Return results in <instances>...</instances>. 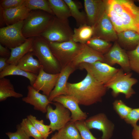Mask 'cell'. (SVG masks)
<instances>
[{
    "mask_svg": "<svg viewBox=\"0 0 139 139\" xmlns=\"http://www.w3.org/2000/svg\"><path fill=\"white\" fill-rule=\"evenodd\" d=\"M27 88V95L22 98V100L32 105L34 109L46 113L47 106L53 102L49 100L48 97L40 93L31 85H28Z\"/></svg>",
    "mask_w": 139,
    "mask_h": 139,
    "instance_id": "ac0fdd59",
    "label": "cell"
},
{
    "mask_svg": "<svg viewBox=\"0 0 139 139\" xmlns=\"http://www.w3.org/2000/svg\"><path fill=\"white\" fill-rule=\"evenodd\" d=\"M93 27V33L92 37L98 38L110 42L117 41V33L106 10Z\"/></svg>",
    "mask_w": 139,
    "mask_h": 139,
    "instance_id": "7c38bea8",
    "label": "cell"
},
{
    "mask_svg": "<svg viewBox=\"0 0 139 139\" xmlns=\"http://www.w3.org/2000/svg\"><path fill=\"white\" fill-rule=\"evenodd\" d=\"M106 1L120 16L125 30H132L139 34V7L132 0Z\"/></svg>",
    "mask_w": 139,
    "mask_h": 139,
    "instance_id": "7a4b0ae2",
    "label": "cell"
},
{
    "mask_svg": "<svg viewBox=\"0 0 139 139\" xmlns=\"http://www.w3.org/2000/svg\"><path fill=\"white\" fill-rule=\"evenodd\" d=\"M44 70L50 74L59 73L62 68L49 47V42L41 36L34 37L31 50Z\"/></svg>",
    "mask_w": 139,
    "mask_h": 139,
    "instance_id": "3957f363",
    "label": "cell"
},
{
    "mask_svg": "<svg viewBox=\"0 0 139 139\" xmlns=\"http://www.w3.org/2000/svg\"><path fill=\"white\" fill-rule=\"evenodd\" d=\"M138 2H139V0H138Z\"/></svg>",
    "mask_w": 139,
    "mask_h": 139,
    "instance_id": "bcb514c9",
    "label": "cell"
},
{
    "mask_svg": "<svg viewBox=\"0 0 139 139\" xmlns=\"http://www.w3.org/2000/svg\"><path fill=\"white\" fill-rule=\"evenodd\" d=\"M84 121H79L74 122L75 126L79 130L82 139H98L93 135L90 129L86 125Z\"/></svg>",
    "mask_w": 139,
    "mask_h": 139,
    "instance_id": "8d00e7d4",
    "label": "cell"
},
{
    "mask_svg": "<svg viewBox=\"0 0 139 139\" xmlns=\"http://www.w3.org/2000/svg\"><path fill=\"white\" fill-rule=\"evenodd\" d=\"M55 16L39 10L31 11L23 21L22 34L26 38L40 36L53 20Z\"/></svg>",
    "mask_w": 139,
    "mask_h": 139,
    "instance_id": "277c9868",
    "label": "cell"
},
{
    "mask_svg": "<svg viewBox=\"0 0 139 139\" xmlns=\"http://www.w3.org/2000/svg\"><path fill=\"white\" fill-rule=\"evenodd\" d=\"M113 105L114 109L120 118L124 120L132 109L120 100H115L113 103Z\"/></svg>",
    "mask_w": 139,
    "mask_h": 139,
    "instance_id": "d590c367",
    "label": "cell"
},
{
    "mask_svg": "<svg viewBox=\"0 0 139 139\" xmlns=\"http://www.w3.org/2000/svg\"><path fill=\"white\" fill-rule=\"evenodd\" d=\"M132 134L133 139H139V125H136L133 127Z\"/></svg>",
    "mask_w": 139,
    "mask_h": 139,
    "instance_id": "b9f144b4",
    "label": "cell"
},
{
    "mask_svg": "<svg viewBox=\"0 0 139 139\" xmlns=\"http://www.w3.org/2000/svg\"><path fill=\"white\" fill-rule=\"evenodd\" d=\"M86 44L95 51L103 55L107 53L112 46L110 42L94 37H92Z\"/></svg>",
    "mask_w": 139,
    "mask_h": 139,
    "instance_id": "f546056e",
    "label": "cell"
},
{
    "mask_svg": "<svg viewBox=\"0 0 139 139\" xmlns=\"http://www.w3.org/2000/svg\"><path fill=\"white\" fill-rule=\"evenodd\" d=\"M126 52L131 70L139 74V44L134 49Z\"/></svg>",
    "mask_w": 139,
    "mask_h": 139,
    "instance_id": "e575fe53",
    "label": "cell"
},
{
    "mask_svg": "<svg viewBox=\"0 0 139 139\" xmlns=\"http://www.w3.org/2000/svg\"><path fill=\"white\" fill-rule=\"evenodd\" d=\"M53 101L60 103L69 110L71 113V121L75 122L85 120L87 119L86 114L81 110L78 101L73 97L61 95L55 98Z\"/></svg>",
    "mask_w": 139,
    "mask_h": 139,
    "instance_id": "5bb4252c",
    "label": "cell"
},
{
    "mask_svg": "<svg viewBox=\"0 0 139 139\" xmlns=\"http://www.w3.org/2000/svg\"><path fill=\"white\" fill-rule=\"evenodd\" d=\"M0 24L1 28H2L3 25H6L5 22L3 15L1 9H0Z\"/></svg>",
    "mask_w": 139,
    "mask_h": 139,
    "instance_id": "ee69618b",
    "label": "cell"
},
{
    "mask_svg": "<svg viewBox=\"0 0 139 139\" xmlns=\"http://www.w3.org/2000/svg\"><path fill=\"white\" fill-rule=\"evenodd\" d=\"M25 0H1L0 7L3 10L14 8L22 5Z\"/></svg>",
    "mask_w": 139,
    "mask_h": 139,
    "instance_id": "74e56055",
    "label": "cell"
},
{
    "mask_svg": "<svg viewBox=\"0 0 139 139\" xmlns=\"http://www.w3.org/2000/svg\"><path fill=\"white\" fill-rule=\"evenodd\" d=\"M73 33L68 22L62 21L55 16L51 22L40 36L48 42H62L72 39Z\"/></svg>",
    "mask_w": 139,
    "mask_h": 139,
    "instance_id": "52a82bcc",
    "label": "cell"
},
{
    "mask_svg": "<svg viewBox=\"0 0 139 139\" xmlns=\"http://www.w3.org/2000/svg\"><path fill=\"white\" fill-rule=\"evenodd\" d=\"M93 33V27L84 24L74 28L72 39L76 43L86 44L92 37Z\"/></svg>",
    "mask_w": 139,
    "mask_h": 139,
    "instance_id": "484cf974",
    "label": "cell"
},
{
    "mask_svg": "<svg viewBox=\"0 0 139 139\" xmlns=\"http://www.w3.org/2000/svg\"><path fill=\"white\" fill-rule=\"evenodd\" d=\"M48 4L54 15L59 20L68 22L71 16L69 8L64 0H47Z\"/></svg>",
    "mask_w": 139,
    "mask_h": 139,
    "instance_id": "603a6c76",
    "label": "cell"
},
{
    "mask_svg": "<svg viewBox=\"0 0 139 139\" xmlns=\"http://www.w3.org/2000/svg\"><path fill=\"white\" fill-rule=\"evenodd\" d=\"M118 44L125 48L136 46L139 44V34L131 30H126L117 33Z\"/></svg>",
    "mask_w": 139,
    "mask_h": 139,
    "instance_id": "cb8c5ba5",
    "label": "cell"
},
{
    "mask_svg": "<svg viewBox=\"0 0 139 139\" xmlns=\"http://www.w3.org/2000/svg\"><path fill=\"white\" fill-rule=\"evenodd\" d=\"M33 56L32 52H29L19 61L17 66L25 72L37 75L42 67Z\"/></svg>",
    "mask_w": 139,
    "mask_h": 139,
    "instance_id": "7402d4cb",
    "label": "cell"
},
{
    "mask_svg": "<svg viewBox=\"0 0 139 139\" xmlns=\"http://www.w3.org/2000/svg\"><path fill=\"white\" fill-rule=\"evenodd\" d=\"M33 39L34 37L28 38L22 45L10 49L11 55L7 61V63L9 64L17 65L19 61L22 57L31 51Z\"/></svg>",
    "mask_w": 139,
    "mask_h": 139,
    "instance_id": "44dd1931",
    "label": "cell"
},
{
    "mask_svg": "<svg viewBox=\"0 0 139 139\" xmlns=\"http://www.w3.org/2000/svg\"><path fill=\"white\" fill-rule=\"evenodd\" d=\"M106 12L117 33L126 30L120 16L105 0Z\"/></svg>",
    "mask_w": 139,
    "mask_h": 139,
    "instance_id": "4dcf8cb0",
    "label": "cell"
},
{
    "mask_svg": "<svg viewBox=\"0 0 139 139\" xmlns=\"http://www.w3.org/2000/svg\"><path fill=\"white\" fill-rule=\"evenodd\" d=\"M87 24L93 27L106 10L105 0H84Z\"/></svg>",
    "mask_w": 139,
    "mask_h": 139,
    "instance_id": "2e32d148",
    "label": "cell"
},
{
    "mask_svg": "<svg viewBox=\"0 0 139 139\" xmlns=\"http://www.w3.org/2000/svg\"><path fill=\"white\" fill-rule=\"evenodd\" d=\"M8 59L7 58L0 57V72L9 65L7 62Z\"/></svg>",
    "mask_w": 139,
    "mask_h": 139,
    "instance_id": "7bdbcfd3",
    "label": "cell"
},
{
    "mask_svg": "<svg viewBox=\"0 0 139 139\" xmlns=\"http://www.w3.org/2000/svg\"><path fill=\"white\" fill-rule=\"evenodd\" d=\"M27 118L40 132L44 139L47 138L49 135L52 132L49 125L45 124L43 120H39L36 117L31 115H28Z\"/></svg>",
    "mask_w": 139,
    "mask_h": 139,
    "instance_id": "d6a6232c",
    "label": "cell"
},
{
    "mask_svg": "<svg viewBox=\"0 0 139 139\" xmlns=\"http://www.w3.org/2000/svg\"><path fill=\"white\" fill-rule=\"evenodd\" d=\"M12 75L21 76L29 79L31 85H32L37 75L24 71L19 67L17 65L9 64L0 72V78Z\"/></svg>",
    "mask_w": 139,
    "mask_h": 139,
    "instance_id": "83f0119b",
    "label": "cell"
},
{
    "mask_svg": "<svg viewBox=\"0 0 139 139\" xmlns=\"http://www.w3.org/2000/svg\"><path fill=\"white\" fill-rule=\"evenodd\" d=\"M49 45L62 69L72 62L80 48V44L74 42L72 39L62 42H49Z\"/></svg>",
    "mask_w": 139,
    "mask_h": 139,
    "instance_id": "8992f818",
    "label": "cell"
},
{
    "mask_svg": "<svg viewBox=\"0 0 139 139\" xmlns=\"http://www.w3.org/2000/svg\"><path fill=\"white\" fill-rule=\"evenodd\" d=\"M77 68L70 64L62 69L55 86L48 97L52 102L54 99L61 95H67V81L70 75Z\"/></svg>",
    "mask_w": 139,
    "mask_h": 139,
    "instance_id": "d6986e66",
    "label": "cell"
},
{
    "mask_svg": "<svg viewBox=\"0 0 139 139\" xmlns=\"http://www.w3.org/2000/svg\"><path fill=\"white\" fill-rule=\"evenodd\" d=\"M132 73H125L121 68L105 84L107 89L112 90V93L114 97L123 93L126 99L130 98L135 92L133 86L137 82V80L132 77Z\"/></svg>",
    "mask_w": 139,
    "mask_h": 139,
    "instance_id": "5b68a950",
    "label": "cell"
},
{
    "mask_svg": "<svg viewBox=\"0 0 139 139\" xmlns=\"http://www.w3.org/2000/svg\"><path fill=\"white\" fill-rule=\"evenodd\" d=\"M55 134L58 139H82L74 122L71 121Z\"/></svg>",
    "mask_w": 139,
    "mask_h": 139,
    "instance_id": "f1b7e54d",
    "label": "cell"
},
{
    "mask_svg": "<svg viewBox=\"0 0 139 139\" xmlns=\"http://www.w3.org/2000/svg\"><path fill=\"white\" fill-rule=\"evenodd\" d=\"M23 21L0 28V44L10 49L24 43L27 40L22 29Z\"/></svg>",
    "mask_w": 139,
    "mask_h": 139,
    "instance_id": "ba28073f",
    "label": "cell"
},
{
    "mask_svg": "<svg viewBox=\"0 0 139 139\" xmlns=\"http://www.w3.org/2000/svg\"><path fill=\"white\" fill-rule=\"evenodd\" d=\"M67 95L74 97L79 105L87 106L101 102L107 89L88 73L79 82H67Z\"/></svg>",
    "mask_w": 139,
    "mask_h": 139,
    "instance_id": "6da1fadb",
    "label": "cell"
},
{
    "mask_svg": "<svg viewBox=\"0 0 139 139\" xmlns=\"http://www.w3.org/2000/svg\"><path fill=\"white\" fill-rule=\"evenodd\" d=\"M104 56L105 63L111 66L117 64L125 73L130 72L131 69L126 51L121 48L117 41H115L110 50Z\"/></svg>",
    "mask_w": 139,
    "mask_h": 139,
    "instance_id": "8fae6325",
    "label": "cell"
},
{
    "mask_svg": "<svg viewBox=\"0 0 139 139\" xmlns=\"http://www.w3.org/2000/svg\"><path fill=\"white\" fill-rule=\"evenodd\" d=\"M59 74V73H47L42 68L32 86L37 91H42L43 94L48 97L55 86Z\"/></svg>",
    "mask_w": 139,
    "mask_h": 139,
    "instance_id": "9a60e30c",
    "label": "cell"
},
{
    "mask_svg": "<svg viewBox=\"0 0 139 139\" xmlns=\"http://www.w3.org/2000/svg\"><path fill=\"white\" fill-rule=\"evenodd\" d=\"M80 44L79 52L71 63L73 66L77 69L79 65L83 63H92L98 61L105 63L104 55L95 51L86 44Z\"/></svg>",
    "mask_w": 139,
    "mask_h": 139,
    "instance_id": "e0dca14e",
    "label": "cell"
},
{
    "mask_svg": "<svg viewBox=\"0 0 139 139\" xmlns=\"http://www.w3.org/2000/svg\"><path fill=\"white\" fill-rule=\"evenodd\" d=\"M139 120V108L133 109L131 110L126 118L124 119L127 124L133 127L137 125Z\"/></svg>",
    "mask_w": 139,
    "mask_h": 139,
    "instance_id": "f35d334b",
    "label": "cell"
},
{
    "mask_svg": "<svg viewBox=\"0 0 139 139\" xmlns=\"http://www.w3.org/2000/svg\"><path fill=\"white\" fill-rule=\"evenodd\" d=\"M55 108L53 109L49 105L47 108L46 117L50 122L51 131H58L71 121V113L69 110L60 103L53 102Z\"/></svg>",
    "mask_w": 139,
    "mask_h": 139,
    "instance_id": "30bf717a",
    "label": "cell"
},
{
    "mask_svg": "<svg viewBox=\"0 0 139 139\" xmlns=\"http://www.w3.org/2000/svg\"><path fill=\"white\" fill-rule=\"evenodd\" d=\"M84 121L90 129H94L102 132V135L101 139H110L112 137L114 125L104 113H99L92 116L86 119Z\"/></svg>",
    "mask_w": 139,
    "mask_h": 139,
    "instance_id": "4fadbf2b",
    "label": "cell"
},
{
    "mask_svg": "<svg viewBox=\"0 0 139 139\" xmlns=\"http://www.w3.org/2000/svg\"><path fill=\"white\" fill-rule=\"evenodd\" d=\"M24 2L13 8L3 10L0 7L6 26L24 21L26 18L31 11Z\"/></svg>",
    "mask_w": 139,
    "mask_h": 139,
    "instance_id": "ffe728a7",
    "label": "cell"
},
{
    "mask_svg": "<svg viewBox=\"0 0 139 139\" xmlns=\"http://www.w3.org/2000/svg\"><path fill=\"white\" fill-rule=\"evenodd\" d=\"M22 94L15 91L14 86L10 79L5 77L0 79V101L6 100L8 97L20 98L22 97Z\"/></svg>",
    "mask_w": 139,
    "mask_h": 139,
    "instance_id": "4316f807",
    "label": "cell"
},
{
    "mask_svg": "<svg viewBox=\"0 0 139 139\" xmlns=\"http://www.w3.org/2000/svg\"><path fill=\"white\" fill-rule=\"evenodd\" d=\"M24 3L30 11L41 10L55 16L48 4L47 0H25Z\"/></svg>",
    "mask_w": 139,
    "mask_h": 139,
    "instance_id": "1f68e13d",
    "label": "cell"
},
{
    "mask_svg": "<svg viewBox=\"0 0 139 139\" xmlns=\"http://www.w3.org/2000/svg\"><path fill=\"white\" fill-rule=\"evenodd\" d=\"M11 51L9 49L0 44V57L7 58L8 59L10 57Z\"/></svg>",
    "mask_w": 139,
    "mask_h": 139,
    "instance_id": "60d3db41",
    "label": "cell"
},
{
    "mask_svg": "<svg viewBox=\"0 0 139 139\" xmlns=\"http://www.w3.org/2000/svg\"><path fill=\"white\" fill-rule=\"evenodd\" d=\"M9 139H30L22 128L20 125L17 126V130L14 132H8L6 133Z\"/></svg>",
    "mask_w": 139,
    "mask_h": 139,
    "instance_id": "ab89813d",
    "label": "cell"
},
{
    "mask_svg": "<svg viewBox=\"0 0 139 139\" xmlns=\"http://www.w3.org/2000/svg\"><path fill=\"white\" fill-rule=\"evenodd\" d=\"M77 68L85 70L96 80L104 85L119 69L99 61L92 63H81L78 66Z\"/></svg>",
    "mask_w": 139,
    "mask_h": 139,
    "instance_id": "9c48e42d",
    "label": "cell"
},
{
    "mask_svg": "<svg viewBox=\"0 0 139 139\" xmlns=\"http://www.w3.org/2000/svg\"><path fill=\"white\" fill-rule=\"evenodd\" d=\"M20 125L29 137H32L34 139H44L40 132L27 118L22 119Z\"/></svg>",
    "mask_w": 139,
    "mask_h": 139,
    "instance_id": "836d02e7",
    "label": "cell"
},
{
    "mask_svg": "<svg viewBox=\"0 0 139 139\" xmlns=\"http://www.w3.org/2000/svg\"><path fill=\"white\" fill-rule=\"evenodd\" d=\"M64 0L68 6L71 16L75 19L77 26L79 27L84 24H87L86 14L79 10V9L82 7L81 3L73 0Z\"/></svg>",
    "mask_w": 139,
    "mask_h": 139,
    "instance_id": "d4e9b609",
    "label": "cell"
},
{
    "mask_svg": "<svg viewBox=\"0 0 139 139\" xmlns=\"http://www.w3.org/2000/svg\"><path fill=\"white\" fill-rule=\"evenodd\" d=\"M48 139L47 138L46 139ZM49 139H58L56 135L55 134L53 135L52 136V137L51 138H50Z\"/></svg>",
    "mask_w": 139,
    "mask_h": 139,
    "instance_id": "f6af8a7d",
    "label": "cell"
}]
</instances>
